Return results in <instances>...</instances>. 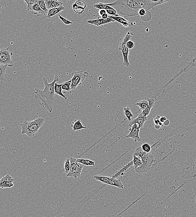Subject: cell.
I'll return each mask as SVG.
<instances>
[{"mask_svg": "<svg viewBox=\"0 0 196 217\" xmlns=\"http://www.w3.org/2000/svg\"><path fill=\"white\" fill-rule=\"evenodd\" d=\"M106 5L115 9L119 15L128 17L138 16L141 9L148 11L159 5L158 3H151L147 0H117Z\"/></svg>", "mask_w": 196, "mask_h": 217, "instance_id": "6da1fadb", "label": "cell"}, {"mask_svg": "<svg viewBox=\"0 0 196 217\" xmlns=\"http://www.w3.org/2000/svg\"><path fill=\"white\" fill-rule=\"evenodd\" d=\"M59 80V77L56 75L53 82L49 83L46 79L44 77L43 78L45 86L44 89L41 90L35 88V98L40 100L42 104L43 107L47 110L50 113H52L53 111V105L55 100V83Z\"/></svg>", "mask_w": 196, "mask_h": 217, "instance_id": "7a4b0ae2", "label": "cell"}, {"mask_svg": "<svg viewBox=\"0 0 196 217\" xmlns=\"http://www.w3.org/2000/svg\"><path fill=\"white\" fill-rule=\"evenodd\" d=\"M133 155L140 157L142 162V166L135 170L137 172L144 173L150 171L155 161L153 156L150 153H147L144 151L141 146L136 149Z\"/></svg>", "mask_w": 196, "mask_h": 217, "instance_id": "3957f363", "label": "cell"}, {"mask_svg": "<svg viewBox=\"0 0 196 217\" xmlns=\"http://www.w3.org/2000/svg\"><path fill=\"white\" fill-rule=\"evenodd\" d=\"M44 119L38 117L33 121H25L21 124V134L33 137L38 132L44 123Z\"/></svg>", "mask_w": 196, "mask_h": 217, "instance_id": "277c9868", "label": "cell"}, {"mask_svg": "<svg viewBox=\"0 0 196 217\" xmlns=\"http://www.w3.org/2000/svg\"><path fill=\"white\" fill-rule=\"evenodd\" d=\"M133 34L132 32L128 31L125 36L119 40V46L118 50L121 51L122 54L123 62V64L127 67L130 66V64L128 61V55H129V49L127 46V43L133 36Z\"/></svg>", "mask_w": 196, "mask_h": 217, "instance_id": "5b68a950", "label": "cell"}, {"mask_svg": "<svg viewBox=\"0 0 196 217\" xmlns=\"http://www.w3.org/2000/svg\"><path fill=\"white\" fill-rule=\"evenodd\" d=\"M70 160V169L67 176L68 177H73L75 179L79 178L83 168L84 165L78 162L77 159L71 157Z\"/></svg>", "mask_w": 196, "mask_h": 217, "instance_id": "8992f818", "label": "cell"}, {"mask_svg": "<svg viewBox=\"0 0 196 217\" xmlns=\"http://www.w3.org/2000/svg\"><path fill=\"white\" fill-rule=\"evenodd\" d=\"M72 75L73 77L71 79L72 81L71 86L72 90H76L77 87L82 84L85 79L88 77L89 73L87 72H83V71L79 70L73 72Z\"/></svg>", "mask_w": 196, "mask_h": 217, "instance_id": "52a82bcc", "label": "cell"}, {"mask_svg": "<svg viewBox=\"0 0 196 217\" xmlns=\"http://www.w3.org/2000/svg\"><path fill=\"white\" fill-rule=\"evenodd\" d=\"M13 55V53L10 52L8 48L0 47V63L8 67H13L14 63L11 58Z\"/></svg>", "mask_w": 196, "mask_h": 217, "instance_id": "ba28073f", "label": "cell"}, {"mask_svg": "<svg viewBox=\"0 0 196 217\" xmlns=\"http://www.w3.org/2000/svg\"><path fill=\"white\" fill-rule=\"evenodd\" d=\"M129 129L130 132L126 138H131L133 139L135 142L142 141V139L139 137L140 129L137 124H133Z\"/></svg>", "mask_w": 196, "mask_h": 217, "instance_id": "9c48e42d", "label": "cell"}, {"mask_svg": "<svg viewBox=\"0 0 196 217\" xmlns=\"http://www.w3.org/2000/svg\"><path fill=\"white\" fill-rule=\"evenodd\" d=\"M108 18L106 19H97L95 20H90L87 21V23L95 25V26H101V25L106 24L114 22L115 21L114 19H113L110 16H109Z\"/></svg>", "mask_w": 196, "mask_h": 217, "instance_id": "30bf717a", "label": "cell"}, {"mask_svg": "<svg viewBox=\"0 0 196 217\" xmlns=\"http://www.w3.org/2000/svg\"><path fill=\"white\" fill-rule=\"evenodd\" d=\"M147 117L144 116L140 113L137 118L133 119V120L130 122L129 124V126L130 127H132L133 124H137L138 125L139 128L141 129V128L143 127L145 123L147 121Z\"/></svg>", "mask_w": 196, "mask_h": 217, "instance_id": "8fae6325", "label": "cell"}, {"mask_svg": "<svg viewBox=\"0 0 196 217\" xmlns=\"http://www.w3.org/2000/svg\"><path fill=\"white\" fill-rule=\"evenodd\" d=\"M46 6L48 10L63 6V3L58 0H46Z\"/></svg>", "mask_w": 196, "mask_h": 217, "instance_id": "7c38bea8", "label": "cell"}, {"mask_svg": "<svg viewBox=\"0 0 196 217\" xmlns=\"http://www.w3.org/2000/svg\"><path fill=\"white\" fill-rule=\"evenodd\" d=\"M146 100H148L149 101V105L147 108L142 111L141 114L144 116L147 117L150 115V111H151V109L153 108L155 106V103L156 100L155 99L151 98H146Z\"/></svg>", "mask_w": 196, "mask_h": 217, "instance_id": "4fadbf2b", "label": "cell"}, {"mask_svg": "<svg viewBox=\"0 0 196 217\" xmlns=\"http://www.w3.org/2000/svg\"><path fill=\"white\" fill-rule=\"evenodd\" d=\"M110 17L115 21H117V22L122 25L123 27L127 28L132 26V23L130 22L127 21V20L125 19L122 16H110Z\"/></svg>", "mask_w": 196, "mask_h": 217, "instance_id": "5bb4252c", "label": "cell"}, {"mask_svg": "<svg viewBox=\"0 0 196 217\" xmlns=\"http://www.w3.org/2000/svg\"><path fill=\"white\" fill-rule=\"evenodd\" d=\"M65 9V8L64 6H62L58 7L48 10L47 17L48 18L50 19L53 16H55V15L59 14V13L62 12V11H63Z\"/></svg>", "mask_w": 196, "mask_h": 217, "instance_id": "9a60e30c", "label": "cell"}, {"mask_svg": "<svg viewBox=\"0 0 196 217\" xmlns=\"http://www.w3.org/2000/svg\"><path fill=\"white\" fill-rule=\"evenodd\" d=\"M30 11H31L32 14L34 15H37L38 14H39L46 15V14L43 11L39 4L35 1V0L34 4L32 5L30 9Z\"/></svg>", "mask_w": 196, "mask_h": 217, "instance_id": "2e32d148", "label": "cell"}, {"mask_svg": "<svg viewBox=\"0 0 196 217\" xmlns=\"http://www.w3.org/2000/svg\"><path fill=\"white\" fill-rule=\"evenodd\" d=\"M107 185L115 186L119 188L122 189L123 188V185L120 179H116L115 177H111Z\"/></svg>", "mask_w": 196, "mask_h": 217, "instance_id": "e0dca14e", "label": "cell"}, {"mask_svg": "<svg viewBox=\"0 0 196 217\" xmlns=\"http://www.w3.org/2000/svg\"><path fill=\"white\" fill-rule=\"evenodd\" d=\"M63 83L61 84H58L57 82L55 83L54 84V91L56 95H59L60 96H62L65 100H67V96L64 95L62 92V85Z\"/></svg>", "mask_w": 196, "mask_h": 217, "instance_id": "ac0fdd59", "label": "cell"}, {"mask_svg": "<svg viewBox=\"0 0 196 217\" xmlns=\"http://www.w3.org/2000/svg\"><path fill=\"white\" fill-rule=\"evenodd\" d=\"M71 127L73 128L74 132L82 129H86V127L82 125V123L80 120H74L72 122V124L71 125Z\"/></svg>", "mask_w": 196, "mask_h": 217, "instance_id": "d6986e66", "label": "cell"}, {"mask_svg": "<svg viewBox=\"0 0 196 217\" xmlns=\"http://www.w3.org/2000/svg\"><path fill=\"white\" fill-rule=\"evenodd\" d=\"M8 66L0 63V81L3 82L7 78L6 68Z\"/></svg>", "mask_w": 196, "mask_h": 217, "instance_id": "ffe728a7", "label": "cell"}, {"mask_svg": "<svg viewBox=\"0 0 196 217\" xmlns=\"http://www.w3.org/2000/svg\"><path fill=\"white\" fill-rule=\"evenodd\" d=\"M94 178L97 181H100L103 183L107 184L108 181L111 177H108L105 175H99L94 176Z\"/></svg>", "mask_w": 196, "mask_h": 217, "instance_id": "44dd1931", "label": "cell"}, {"mask_svg": "<svg viewBox=\"0 0 196 217\" xmlns=\"http://www.w3.org/2000/svg\"><path fill=\"white\" fill-rule=\"evenodd\" d=\"M149 103V101L145 99V100L139 101L138 102L135 104V105L139 106L140 108L139 111H142L147 108L148 106Z\"/></svg>", "mask_w": 196, "mask_h": 217, "instance_id": "7402d4cb", "label": "cell"}, {"mask_svg": "<svg viewBox=\"0 0 196 217\" xmlns=\"http://www.w3.org/2000/svg\"><path fill=\"white\" fill-rule=\"evenodd\" d=\"M133 163L135 169L141 167L142 164V159L140 157L136 155H133Z\"/></svg>", "mask_w": 196, "mask_h": 217, "instance_id": "603a6c76", "label": "cell"}, {"mask_svg": "<svg viewBox=\"0 0 196 217\" xmlns=\"http://www.w3.org/2000/svg\"><path fill=\"white\" fill-rule=\"evenodd\" d=\"M78 162H80L84 165L86 166H95V162L91 160L85 159H78Z\"/></svg>", "mask_w": 196, "mask_h": 217, "instance_id": "cb8c5ba5", "label": "cell"}, {"mask_svg": "<svg viewBox=\"0 0 196 217\" xmlns=\"http://www.w3.org/2000/svg\"><path fill=\"white\" fill-rule=\"evenodd\" d=\"M123 111L125 115L127 117V119L128 121H132V118L133 117V115L131 112V109L129 107H125L123 108Z\"/></svg>", "mask_w": 196, "mask_h": 217, "instance_id": "d4e9b609", "label": "cell"}, {"mask_svg": "<svg viewBox=\"0 0 196 217\" xmlns=\"http://www.w3.org/2000/svg\"><path fill=\"white\" fill-rule=\"evenodd\" d=\"M105 10L106 11L107 14H108L110 15V16H119V15L118 14L116 10L114 8H113V7H111V6H109Z\"/></svg>", "mask_w": 196, "mask_h": 217, "instance_id": "484cf974", "label": "cell"}, {"mask_svg": "<svg viewBox=\"0 0 196 217\" xmlns=\"http://www.w3.org/2000/svg\"><path fill=\"white\" fill-rule=\"evenodd\" d=\"M35 1L39 4V6L41 8L43 11L45 13L46 15L47 14L48 10L46 6V0H35Z\"/></svg>", "mask_w": 196, "mask_h": 217, "instance_id": "4316f807", "label": "cell"}, {"mask_svg": "<svg viewBox=\"0 0 196 217\" xmlns=\"http://www.w3.org/2000/svg\"><path fill=\"white\" fill-rule=\"evenodd\" d=\"M71 84H72V81H71V80L64 82V83H63V84L62 85V90L67 91V92H70V91L72 90L71 87Z\"/></svg>", "mask_w": 196, "mask_h": 217, "instance_id": "83f0119b", "label": "cell"}, {"mask_svg": "<svg viewBox=\"0 0 196 217\" xmlns=\"http://www.w3.org/2000/svg\"><path fill=\"white\" fill-rule=\"evenodd\" d=\"M70 160L69 158H67L64 162L65 172L66 173L68 174L69 172L70 169Z\"/></svg>", "mask_w": 196, "mask_h": 217, "instance_id": "f1b7e54d", "label": "cell"}, {"mask_svg": "<svg viewBox=\"0 0 196 217\" xmlns=\"http://www.w3.org/2000/svg\"><path fill=\"white\" fill-rule=\"evenodd\" d=\"M72 7H73L74 11L77 14H82L84 10V8L77 6L75 3L73 5Z\"/></svg>", "mask_w": 196, "mask_h": 217, "instance_id": "f546056e", "label": "cell"}, {"mask_svg": "<svg viewBox=\"0 0 196 217\" xmlns=\"http://www.w3.org/2000/svg\"><path fill=\"white\" fill-rule=\"evenodd\" d=\"M109 6L106 5V4L104 3H97L94 5V7L99 10L106 9Z\"/></svg>", "mask_w": 196, "mask_h": 217, "instance_id": "4dcf8cb0", "label": "cell"}, {"mask_svg": "<svg viewBox=\"0 0 196 217\" xmlns=\"http://www.w3.org/2000/svg\"><path fill=\"white\" fill-rule=\"evenodd\" d=\"M141 148H142V150H143L144 151L146 152V153H150L151 151V147L148 143H144V144L141 146Z\"/></svg>", "mask_w": 196, "mask_h": 217, "instance_id": "1f68e13d", "label": "cell"}, {"mask_svg": "<svg viewBox=\"0 0 196 217\" xmlns=\"http://www.w3.org/2000/svg\"><path fill=\"white\" fill-rule=\"evenodd\" d=\"M74 3L77 6L82 8L85 9L86 8V3L82 0H76Z\"/></svg>", "mask_w": 196, "mask_h": 217, "instance_id": "d6a6232c", "label": "cell"}, {"mask_svg": "<svg viewBox=\"0 0 196 217\" xmlns=\"http://www.w3.org/2000/svg\"><path fill=\"white\" fill-rule=\"evenodd\" d=\"M160 116H157L154 119V122L155 124V126H159V127H161L163 126V123L160 121Z\"/></svg>", "mask_w": 196, "mask_h": 217, "instance_id": "836d02e7", "label": "cell"}, {"mask_svg": "<svg viewBox=\"0 0 196 217\" xmlns=\"http://www.w3.org/2000/svg\"><path fill=\"white\" fill-rule=\"evenodd\" d=\"M58 16H59V18L61 20H62V22H63V23L65 24L68 25L73 24V23H72V21H69V20H67V19L64 18H63V16H61L60 15H58Z\"/></svg>", "mask_w": 196, "mask_h": 217, "instance_id": "e575fe53", "label": "cell"}, {"mask_svg": "<svg viewBox=\"0 0 196 217\" xmlns=\"http://www.w3.org/2000/svg\"><path fill=\"white\" fill-rule=\"evenodd\" d=\"M134 46V43L133 41H131L129 40L127 44V46L128 48V49H132V48H133Z\"/></svg>", "mask_w": 196, "mask_h": 217, "instance_id": "d590c367", "label": "cell"}, {"mask_svg": "<svg viewBox=\"0 0 196 217\" xmlns=\"http://www.w3.org/2000/svg\"><path fill=\"white\" fill-rule=\"evenodd\" d=\"M147 11H146L144 9H141L139 10V15L140 16H144L145 15H146Z\"/></svg>", "mask_w": 196, "mask_h": 217, "instance_id": "8d00e7d4", "label": "cell"}, {"mask_svg": "<svg viewBox=\"0 0 196 217\" xmlns=\"http://www.w3.org/2000/svg\"><path fill=\"white\" fill-rule=\"evenodd\" d=\"M105 13H106V11L105 9H101L99 10L98 14H99V16H101L102 15Z\"/></svg>", "mask_w": 196, "mask_h": 217, "instance_id": "74e56055", "label": "cell"}, {"mask_svg": "<svg viewBox=\"0 0 196 217\" xmlns=\"http://www.w3.org/2000/svg\"><path fill=\"white\" fill-rule=\"evenodd\" d=\"M167 120V119L165 117H160V121L162 123H164Z\"/></svg>", "mask_w": 196, "mask_h": 217, "instance_id": "f35d334b", "label": "cell"}, {"mask_svg": "<svg viewBox=\"0 0 196 217\" xmlns=\"http://www.w3.org/2000/svg\"><path fill=\"white\" fill-rule=\"evenodd\" d=\"M147 1L151 3H158L159 5V2H160L161 0H147Z\"/></svg>", "mask_w": 196, "mask_h": 217, "instance_id": "ab89813d", "label": "cell"}, {"mask_svg": "<svg viewBox=\"0 0 196 217\" xmlns=\"http://www.w3.org/2000/svg\"><path fill=\"white\" fill-rule=\"evenodd\" d=\"M170 1V0H161V1L159 2V5L166 3L169 2V1Z\"/></svg>", "mask_w": 196, "mask_h": 217, "instance_id": "60d3db41", "label": "cell"}, {"mask_svg": "<svg viewBox=\"0 0 196 217\" xmlns=\"http://www.w3.org/2000/svg\"><path fill=\"white\" fill-rule=\"evenodd\" d=\"M101 17L102 19H106L108 18V17H109V16H108V14L106 13L104 14L103 15H102Z\"/></svg>", "mask_w": 196, "mask_h": 217, "instance_id": "b9f144b4", "label": "cell"}, {"mask_svg": "<svg viewBox=\"0 0 196 217\" xmlns=\"http://www.w3.org/2000/svg\"><path fill=\"white\" fill-rule=\"evenodd\" d=\"M194 196H195L196 195V189H194Z\"/></svg>", "mask_w": 196, "mask_h": 217, "instance_id": "7bdbcfd3", "label": "cell"}, {"mask_svg": "<svg viewBox=\"0 0 196 217\" xmlns=\"http://www.w3.org/2000/svg\"><path fill=\"white\" fill-rule=\"evenodd\" d=\"M195 164H196V161H195Z\"/></svg>", "mask_w": 196, "mask_h": 217, "instance_id": "ee69618b", "label": "cell"}]
</instances>
